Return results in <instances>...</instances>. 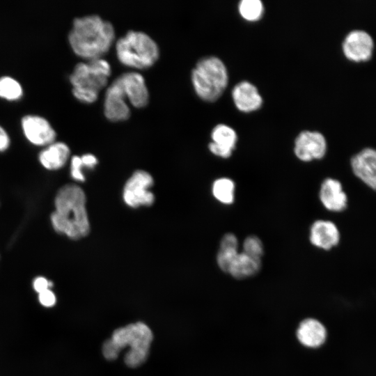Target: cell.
<instances>
[{
  "label": "cell",
  "instance_id": "1",
  "mask_svg": "<svg viewBox=\"0 0 376 376\" xmlns=\"http://www.w3.org/2000/svg\"><path fill=\"white\" fill-rule=\"evenodd\" d=\"M86 201L84 191L77 185L68 184L59 189L54 198L55 210L50 215L54 230L72 240L87 235L90 224Z\"/></svg>",
  "mask_w": 376,
  "mask_h": 376
},
{
  "label": "cell",
  "instance_id": "2",
  "mask_svg": "<svg viewBox=\"0 0 376 376\" xmlns=\"http://www.w3.org/2000/svg\"><path fill=\"white\" fill-rule=\"evenodd\" d=\"M114 40L112 23L96 14L75 17L68 35L73 52L85 60L102 57Z\"/></svg>",
  "mask_w": 376,
  "mask_h": 376
},
{
  "label": "cell",
  "instance_id": "3",
  "mask_svg": "<svg viewBox=\"0 0 376 376\" xmlns=\"http://www.w3.org/2000/svg\"><path fill=\"white\" fill-rule=\"evenodd\" d=\"M152 338V333L146 324H130L113 332L103 344L102 354L105 359L114 360L123 349L130 347L124 361L127 366L136 368L146 361Z\"/></svg>",
  "mask_w": 376,
  "mask_h": 376
},
{
  "label": "cell",
  "instance_id": "4",
  "mask_svg": "<svg viewBox=\"0 0 376 376\" xmlns=\"http://www.w3.org/2000/svg\"><path fill=\"white\" fill-rule=\"evenodd\" d=\"M111 73V66L103 57L77 63L69 75L72 95L81 102H94L107 85Z\"/></svg>",
  "mask_w": 376,
  "mask_h": 376
},
{
  "label": "cell",
  "instance_id": "5",
  "mask_svg": "<svg viewBox=\"0 0 376 376\" xmlns=\"http://www.w3.org/2000/svg\"><path fill=\"white\" fill-rule=\"evenodd\" d=\"M118 61L127 67L146 69L159 56V47L147 33L130 30L118 38L115 44Z\"/></svg>",
  "mask_w": 376,
  "mask_h": 376
},
{
  "label": "cell",
  "instance_id": "6",
  "mask_svg": "<svg viewBox=\"0 0 376 376\" xmlns=\"http://www.w3.org/2000/svg\"><path fill=\"white\" fill-rule=\"evenodd\" d=\"M191 79L197 95L205 101L213 102L226 88L228 76L224 62L210 56L198 61L191 70Z\"/></svg>",
  "mask_w": 376,
  "mask_h": 376
},
{
  "label": "cell",
  "instance_id": "7",
  "mask_svg": "<svg viewBox=\"0 0 376 376\" xmlns=\"http://www.w3.org/2000/svg\"><path fill=\"white\" fill-rule=\"evenodd\" d=\"M153 185L150 173L143 170L135 171L126 182L123 189V200L131 207L150 206L154 201V194L148 190Z\"/></svg>",
  "mask_w": 376,
  "mask_h": 376
},
{
  "label": "cell",
  "instance_id": "8",
  "mask_svg": "<svg viewBox=\"0 0 376 376\" xmlns=\"http://www.w3.org/2000/svg\"><path fill=\"white\" fill-rule=\"evenodd\" d=\"M20 126L25 139L35 146L45 147L56 139V132L51 123L38 114L22 117Z\"/></svg>",
  "mask_w": 376,
  "mask_h": 376
},
{
  "label": "cell",
  "instance_id": "9",
  "mask_svg": "<svg viewBox=\"0 0 376 376\" xmlns=\"http://www.w3.org/2000/svg\"><path fill=\"white\" fill-rule=\"evenodd\" d=\"M327 151V141L320 132L305 130L295 141L294 152L301 161L310 162L322 158Z\"/></svg>",
  "mask_w": 376,
  "mask_h": 376
},
{
  "label": "cell",
  "instance_id": "10",
  "mask_svg": "<svg viewBox=\"0 0 376 376\" xmlns=\"http://www.w3.org/2000/svg\"><path fill=\"white\" fill-rule=\"evenodd\" d=\"M116 79L119 82L127 101L136 108H142L149 101V91L144 77L136 71L125 72Z\"/></svg>",
  "mask_w": 376,
  "mask_h": 376
},
{
  "label": "cell",
  "instance_id": "11",
  "mask_svg": "<svg viewBox=\"0 0 376 376\" xmlns=\"http://www.w3.org/2000/svg\"><path fill=\"white\" fill-rule=\"evenodd\" d=\"M118 80L115 78L107 86L103 103L105 117L111 121H122L130 116V107Z\"/></svg>",
  "mask_w": 376,
  "mask_h": 376
},
{
  "label": "cell",
  "instance_id": "12",
  "mask_svg": "<svg viewBox=\"0 0 376 376\" xmlns=\"http://www.w3.org/2000/svg\"><path fill=\"white\" fill-rule=\"evenodd\" d=\"M373 47L372 36L361 29L349 32L343 42V51L345 56L354 61L368 60L372 56Z\"/></svg>",
  "mask_w": 376,
  "mask_h": 376
},
{
  "label": "cell",
  "instance_id": "13",
  "mask_svg": "<svg viewBox=\"0 0 376 376\" xmlns=\"http://www.w3.org/2000/svg\"><path fill=\"white\" fill-rule=\"evenodd\" d=\"M354 175L371 189L376 190V150L366 148L351 159Z\"/></svg>",
  "mask_w": 376,
  "mask_h": 376
},
{
  "label": "cell",
  "instance_id": "14",
  "mask_svg": "<svg viewBox=\"0 0 376 376\" xmlns=\"http://www.w3.org/2000/svg\"><path fill=\"white\" fill-rule=\"evenodd\" d=\"M210 151L216 156L228 158L235 148L237 136L235 131L225 124H218L212 130Z\"/></svg>",
  "mask_w": 376,
  "mask_h": 376
},
{
  "label": "cell",
  "instance_id": "15",
  "mask_svg": "<svg viewBox=\"0 0 376 376\" xmlns=\"http://www.w3.org/2000/svg\"><path fill=\"white\" fill-rule=\"evenodd\" d=\"M311 243L321 249L329 250L340 241V233L334 223L328 220H317L310 228Z\"/></svg>",
  "mask_w": 376,
  "mask_h": 376
},
{
  "label": "cell",
  "instance_id": "16",
  "mask_svg": "<svg viewBox=\"0 0 376 376\" xmlns=\"http://www.w3.org/2000/svg\"><path fill=\"white\" fill-rule=\"evenodd\" d=\"M320 200L323 206L329 211L341 212L347 207V195L341 183L334 178H326L321 184Z\"/></svg>",
  "mask_w": 376,
  "mask_h": 376
},
{
  "label": "cell",
  "instance_id": "17",
  "mask_svg": "<svg viewBox=\"0 0 376 376\" xmlns=\"http://www.w3.org/2000/svg\"><path fill=\"white\" fill-rule=\"evenodd\" d=\"M232 97L237 108L244 112H250L260 108L263 98L258 88L251 82L242 81L237 84L232 91Z\"/></svg>",
  "mask_w": 376,
  "mask_h": 376
},
{
  "label": "cell",
  "instance_id": "18",
  "mask_svg": "<svg viewBox=\"0 0 376 376\" xmlns=\"http://www.w3.org/2000/svg\"><path fill=\"white\" fill-rule=\"evenodd\" d=\"M70 156V149L63 141H54L38 154V161L43 168L49 171H56L63 168Z\"/></svg>",
  "mask_w": 376,
  "mask_h": 376
},
{
  "label": "cell",
  "instance_id": "19",
  "mask_svg": "<svg viewBox=\"0 0 376 376\" xmlns=\"http://www.w3.org/2000/svg\"><path fill=\"white\" fill-rule=\"evenodd\" d=\"M297 337L304 346L315 348L321 346L327 338L324 326L313 318L304 320L297 330Z\"/></svg>",
  "mask_w": 376,
  "mask_h": 376
},
{
  "label": "cell",
  "instance_id": "20",
  "mask_svg": "<svg viewBox=\"0 0 376 376\" xmlns=\"http://www.w3.org/2000/svg\"><path fill=\"white\" fill-rule=\"evenodd\" d=\"M262 266L261 260L239 252L232 263L228 272L235 279H242L256 274Z\"/></svg>",
  "mask_w": 376,
  "mask_h": 376
},
{
  "label": "cell",
  "instance_id": "21",
  "mask_svg": "<svg viewBox=\"0 0 376 376\" xmlns=\"http://www.w3.org/2000/svg\"><path fill=\"white\" fill-rule=\"evenodd\" d=\"M235 185L228 178H220L214 181L212 187L213 196L224 205H230L235 200Z\"/></svg>",
  "mask_w": 376,
  "mask_h": 376
},
{
  "label": "cell",
  "instance_id": "22",
  "mask_svg": "<svg viewBox=\"0 0 376 376\" xmlns=\"http://www.w3.org/2000/svg\"><path fill=\"white\" fill-rule=\"evenodd\" d=\"M24 88L15 78L4 75L0 77V98L9 102H16L22 98Z\"/></svg>",
  "mask_w": 376,
  "mask_h": 376
},
{
  "label": "cell",
  "instance_id": "23",
  "mask_svg": "<svg viewBox=\"0 0 376 376\" xmlns=\"http://www.w3.org/2000/svg\"><path fill=\"white\" fill-rule=\"evenodd\" d=\"M238 9L241 16L249 21L259 19L264 11L263 4L260 0H242Z\"/></svg>",
  "mask_w": 376,
  "mask_h": 376
},
{
  "label": "cell",
  "instance_id": "24",
  "mask_svg": "<svg viewBox=\"0 0 376 376\" xmlns=\"http://www.w3.org/2000/svg\"><path fill=\"white\" fill-rule=\"evenodd\" d=\"M245 254L260 259L264 253V247L261 240L256 235L246 237L242 244V251Z\"/></svg>",
  "mask_w": 376,
  "mask_h": 376
},
{
  "label": "cell",
  "instance_id": "25",
  "mask_svg": "<svg viewBox=\"0 0 376 376\" xmlns=\"http://www.w3.org/2000/svg\"><path fill=\"white\" fill-rule=\"evenodd\" d=\"M238 253V250L219 249L217 255V263L219 267L223 272L228 273Z\"/></svg>",
  "mask_w": 376,
  "mask_h": 376
},
{
  "label": "cell",
  "instance_id": "26",
  "mask_svg": "<svg viewBox=\"0 0 376 376\" xmlns=\"http://www.w3.org/2000/svg\"><path fill=\"white\" fill-rule=\"evenodd\" d=\"M84 165L80 156L74 155L70 161V175L71 177L79 182H84L85 177L82 173Z\"/></svg>",
  "mask_w": 376,
  "mask_h": 376
},
{
  "label": "cell",
  "instance_id": "27",
  "mask_svg": "<svg viewBox=\"0 0 376 376\" xmlns=\"http://www.w3.org/2000/svg\"><path fill=\"white\" fill-rule=\"evenodd\" d=\"M219 249L238 250V240L233 233H226L221 238Z\"/></svg>",
  "mask_w": 376,
  "mask_h": 376
},
{
  "label": "cell",
  "instance_id": "28",
  "mask_svg": "<svg viewBox=\"0 0 376 376\" xmlns=\"http://www.w3.org/2000/svg\"><path fill=\"white\" fill-rule=\"evenodd\" d=\"M38 299L40 304L46 307L52 306L56 303L55 295L50 289L39 293Z\"/></svg>",
  "mask_w": 376,
  "mask_h": 376
},
{
  "label": "cell",
  "instance_id": "29",
  "mask_svg": "<svg viewBox=\"0 0 376 376\" xmlns=\"http://www.w3.org/2000/svg\"><path fill=\"white\" fill-rule=\"evenodd\" d=\"M52 286V283L43 276L36 277L33 282V287L38 294L50 289Z\"/></svg>",
  "mask_w": 376,
  "mask_h": 376
},
{
  "label": "cell",
  "instance_id": "30",
  "mask_svg": "<svg viewBox=\"0 0 376 376\" xmlns=\"http://www.w3.org/2000/svg\"><path fill=\"white\" fill-rule=\"evenodd\" d=\"M10 136L7 130L0 125V152L6 151L10 146Z\"/></svg>",
  "mask_w": 376,
  "mask_h": 376
},
{
  "label": "cell",
  "instance_id": "31",
  "mask_svg": "<svg viewBox=\"0 0 376 376\" xmlns=\"http://www.w3.org/2000/svg\"><path fill=\"white\" fill-rule=\"evenodd\" d=\"M81 159L84 167L93 168L97 163V159L96 157L91 153L83 155L82 156H81Z\"/></svg>",
  "mask_w": 376,
  "mask_h": 376
}]
</instances>
